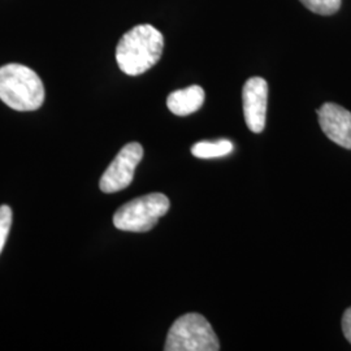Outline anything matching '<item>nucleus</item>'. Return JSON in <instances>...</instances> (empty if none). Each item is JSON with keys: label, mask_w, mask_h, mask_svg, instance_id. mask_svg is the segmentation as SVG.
Wrapping results in <instances>:
<instances>
[{"label": "nucleus", "mask_w": 351, "mask_h": 351, "mask_svg": "<svg viewBox=\"0 0 351 351\" xmlns=\"http://www.w3.org/2000/svg\"><path fill=\"white\" fill-rule=\"evenodd\" d=\"M163 34L154 26H134L120 39L116 62L128 75H139L151 69L162 58Z\"/></svg>", "instance_id": "1"}, {"label": "nucleus", "mask_w": 351, "mask_h": 351, "mask_svg": "<svg viewBox=\"0 0 351 351\" xmlns=\"http://www.w3.org/2000/svg\"><path fill=\"white\" fill-rule=\"evenodd\" d=\"M311 12L329 16L337 12L341 7V0H300Z\"/></svg>", "instance_id": "10"}, {"label": "nucleus", "mask_w": 351, "mask_h": 351, "mask_svg": "<svg viewBox=\"0 0 351 351\" xmlns=\"http://www.w3.org/2000/svg\"><path fill=\"white\" fill-rule=\"evenodd\" d=\"M342 332L346 339L351 343V307L345 311L342 317Z\"/></svg>", "instance_id": "12"}, {"label": "nucleus", "mask_w": 351, "mask_h": 351, "mask_svg": "<svg viewBox=\"0 0 351 351\" xmlns=\"http://www.w3.org/2000/svg\"><path fill=\"white\" fill-rule=\"evenodd\" d=\"M12 226V210L10 206L0 207V254L4 249V245L8 239L10 230Z\"/></svg>", "instance_id": "11"}, {"label": "nucleus", "mask_w": 351, "mask_h": 351, "mask_svg": "<svg viewBox=\"0 0 351 351\" xmlns=\"http://www.w3.org/2000/svg\"><path fill=\"white\" fill-rule=\"evenodd\" d=\"M171 202L162 193H152L128 202L113 215V226L124 232L143 233L169 211Z\"/></svg>", "instance_id": "4"}, {"label": "nucleus", "mask_w": 351, "mask_h": 351, "mask_svg": "<svg viewBox=\"0 0 351 351\" xmlns=\"http://www.w3.org/2000/svg\"><path fill=\"white\" fill-rule=\"evenodd\" d=\"M142 158L143 147L137 142L124 146L101 176L99 182L101 191L111 194L128 188L134 178L136 168Z\"/></svg>", "instance_id": "5"}, {"label": "nucleus", "mask_w": 351, "mask_h": 351, "mask_svg": "<svg viewBox=\"0 0 351 351\" xmlns=\"http://www.w3.org/2000/svg\"><path fill=\"white\" fill-rule=\"evenodd\" d=\"M319 124L328 138L351 150V112L336 103H326L317 111Z\"/></svg>", "instance_id": "7"}, {"label": "nucleus", "mask_w": 351, "mask_h": 351, "mask_svg": "<svg viewBox=\"0 0 351 351\" xmlns=\"http://www.w3.org/2000/svg\"><path fill=\"white\" fill-rule=\"evenodd\" d=\"M0 99L20 112L36 111L45 101V88L29 66L7 64L0 68Z\"/></svg>", "instance_id": "2"}, {"label": "nucleus", "mask_w": 351, "mask_h": 351, "mask_svg": "<svg viewBox=\"0 0 351 351\" xmlns=\"http://www.w3.org/2000/svg\"><path fill=\"white\" fill-rule=\"evenodd\" d=\"M204 103V90L193 85L182 90H176L167 98V106L169 111L177 116H188L201 110Z\"/></svg>", "instance_id": "8"}, {"label": "nucleus", "mask_w": 351, "mask_h": 351, "mask_svg": "<svg viewBox=\"0 0 351 351\" xmlns=\"http://www.w3.org/2000/svg\"><path fill=\"white\" fill-rule=\"evenodd\" d=\"M233 143L228 139H220L216 142H199L191 147V154L199 159L223 158L233 152Z\"/></svg>", "instance_id": "9"}, {"label": "nucleus", "mask_w": 351, "mask_h": 351, "mask_svg": "<svg viewBox=\"0 0 351 351\" xmlns=\"http://www.w3.org/2000/svg\"><path fill=\"white\" fill-rule=\"evenodd\" d=\"M243 114L247 128L252 133H262L265 126L268 84L262 77H251L242 90Z\"/></svg>", "instance_id": "6"}, {"label": "nucleus", "mask_w": 351, "mask_h": 351, "mask_svg": "<svg viewBox=\"0 0 351 351\" xmlns=\"http://www.w3.org/2000/svg\"><path fill=\"white\" fill-rule=\"evenodd\" d=\"M164 350L217 351L220 341L203 315L191 313L182 315L171 326Z\"/></svg>", "instance_id": "3"}]
</instances>
